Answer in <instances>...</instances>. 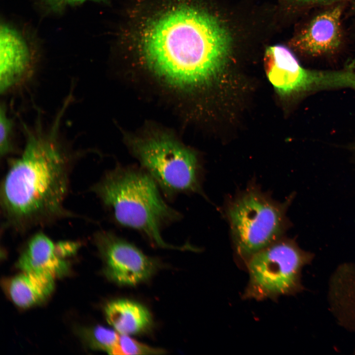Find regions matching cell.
Here are the masks:
<instances>
[{"mask_svg":"<svg viewBox=\"0 0 355 355\" xmlns=\"http://www.w3.org/2000/svg\"><path fill=\"white\" fill-rule=\"evenodd\" d=\"M149 14L134 43L147 68L179 88L204 85L229 58L232 38L216 16L190 0H171Z\"/></svg>","mask_w":355,"mask_h":355,"instance_id":"cell-1","label":"cell"},{"mask_svg":"<svg viewBox=\"0 0 355 355\" xmlns=\"http://www.w3.org/2000/svg\"><path fill=\"white\" fill-rule=\"evenodd\" d=\"M51 138L29 133L0 187L5 224L19 232L50 224L71 213L65 208L72 160Z\"/></svg>","mask_w":355,"mask_h":355,"instance_id":"cell-2","label":"cell"},{"mask_svg":"<svg viewBox=\"0 0 355 355\" xmlns=\"http://www.w3.org/2000/svg\"><path fill=\"white\" fill-rule=\"evenodd\" d=\"M118 225L133 229L152 245L164 248L193 250L167 243L162 233L182 218L171 207L152 177L141 167L117 165L107 170L91 187Z\"/></svg>","mask_w":355,"mask_h":355,"instance_id":"cell-3","label":"cell"},{"mask_svg":"<svg viewBox=\"0 0 355 355\" xmlns=\"http://www.w3.org/2000/svg\"><path fill=\"white\" fill-rule=\"evenodd\" d=\"M290 199L281 203L252 183L228 201L225 207L236 262L245 268L255 254L283 237L289 224Z\"/></svg>","mask_w":355,"mask_h":355,"instance_id":"cell-4","label":"cell"},{"mask_svg":"<svg viewBox=\"0 0 355 355\" xmlns=\"http://www.w3.org/2000/svg\"><path fill=\"white\" fill-rule=\"evenodd\" d=\"M130 146L141 167L154 179L165 197L172 199L179 194L195 193L204 196V170L194 150L162 135L138 139Z\"/></svg>","mask_w":355,"mask_h":355,"instance_id":"cell-5","label":"cell"},{"mask_svg":"<svg viewBox=\"0 0 355 355\" xmlns=\"http://www.w3.org/2000/svg\"><path fill=\"white\" fill-rule=\"evenodd\" d=\"M313 258V253L301 249L295 241L282 237L247 262L249 279L243 299L277 300L302 291V269Z\"/></svg>","mask_w":355,"mask_h":355,"instance_id":"cell-6","label":"cell"},{"mask_svg":"<svg viewBox=\"0 0 355 355\" xmlns=\"http://www.w3.org/2000/svg\"><path fill=\"white\" fill-rule=\"evenodd\" d=\"M264 59L268 78L280 95L332 87L355 90V72L306 69L285 46L277 45L269 47Z\"/></svg>","mask_w":355,"mask_h":355,"instance_id":"cell-7","label":"cell"},{"mask_svg":"<svg viewBox=\"0 0 355 355\" xmlns=\"http://www.w3.org/2000/svg\"><path fill=\"white\" fill-rule=\"evenodd\" d=\"M94 241L106 276L119 284H137L149 279L158 268L157 260L113 232L99 230L95 233Z\"/></svg>","mask_w":355,"mask_h":355,"instance_id":"cell-8","label":"cell"},{"mask_svg":"<svg viewBox=\"0 0 355 355\" xmlns=\"http://www.w3.org/2000/svg\"><path fill=\"white\" fill-rule=\"evenodd\" d=\"M341 7L326 9L314 16L296 36L293 46L312 56H320L337 50L342 44Z\"/></svg>","mask_w":355,"mask_h":355,"instance_id":"cell-9","label":"cell"},{"mask_svg":"<svg viewBox=\"0 0 355 355\" xmlns=\"http://www.w3.org/2000/svg\"><path fill=\"white\" fill-rule=\"evenodd\" d=\"M0 36V91L5 93L29 70L33 53L25 35L13 26L1 23Z\"/></svg>","mask_w":355,"mask_h":355,"instance_id":"cell-10","label":"cell"},{"mask_svg":"<svg viewBox=\"0 0 355 355\" xmlns=\"http://www.w3.org/2000/svg\"><path fill=\"white\" fill-rule=\"evenodd\" d=\"M23 272L46 274L54 278L63 276L68 270V264L58 254L56 244L42 232L29 240L17 263Z\"/></svg>","mask_w":355,"mask_h":355,"instance_id":"cell-11","label":"cell"},{"mask_svg":"<svg viewBox=\"0 0 355 355\" xmlns=\"http://www.w3.org/2000/svg\"><path fill=\"white\" fill-rule=\"evenodd\" d=\"M108 323L120 334L130 335L147 330L152 322L151 315L142 305L128 299H118L105 308Z\"/></svg>","mask_w":355,"mask_h":355,"instance_id":"cell-12","label":"cell"},{"mask_svg":"<svg viewBox=\"0 0 355 355\" xmlns=\"http://www.w3.org/2000/svg\"><path fill=\"white\" fill-rule=\"evenodd\" d=\"M46 274L23 272L13 278L9 293L13 302L21 308H28L45 300L54 288V279Z\"/></svg>","mask_w":355,"mask_h":355,"instance_id":"cell-13","label":"cell"},{"mask_svg":"<svg viewBox=\"0 0 355 355\" xmlns=\"http://www.w3.org/2000/svg\"><path fill=\"white\" fill-rule=\"evenodd\" d=\"M119 335L117 331L100 325L87 331L85 334L91 348L109 354L116 344Z\"/></svg>","mask_w":355,"mask_h":355,"instance_id":"cell-14","label":"cell"},{"mask_svg":"<svg viewBox=\"0 0 355 355\" xmlns=\"http://www.w3.org/2000/svg\"><path fill=\"white\" fill-rule=\"evenodd\" d=\"M165 353V351L163 349L148 346L131 338L128 335L120 334L110 355H160Z\"/></svg>","mask_w":355,"mask_h":355,"instance_id":"cell-15","label":"cell"},{"mask_svg":"<svg viewBox=\"0 0 355 355\" xmlns=\"http://www.w3.org/2000/svg\"><path fill=\"white\" fill-rule=\"evenodd\" d=\"M6 107L1 104L0 109V154L5 156L14 150L12 142L13 122L6 114Z\"/></svg>","mask_w":355,"mask_h":355,"instance_id":"cell-16","label":"cell"},{"mask_svg":"<svg viewBox=\"0 0 355 355\" xmlns=\"http://www.w3.org/2000/svg\"><path fill=\"white\" fill-rule=\"evenodd\" d=\"M80 243L77 242L61 241L56 244L58 254L63 258L74 254L79 248Z\"/></svg>","mask_w":355,"mask_h":355,"instance_id":"cell-17","label":"cell"},{"mask_svg":"<svg viewBox=\"0 0 355 355\" xmlns=\"http://www.w3.org/2000/svg\"><path fill=\"white\" fill-rule=\"evenodd\" d=\"M50 9L54 10L63 9L68 6L78 5L86 1H99L102 0H42Z\"/></svg>","mask_w":355,"mask_h":355,"instance_id":"cell-18","label":"cell"},{"mask_svg":"<svg viewBox=\"0 0 355 355\" xmlns=\"http://www.w3.org/2000/svg\"><path fill=\"white\" fill-rule=\"evenodd\" d=\"M294 1L303 3L304 4H320L324 3L327 2H332L337 0H294Z\"/></svg>","mask_w":355,"mask_h":355,"instance_id":"cell-19","label":"cell"},{"mask_svg":"<svg viewBox=\"0 0 355 355\" xmlns=\"http://www.w3.org/2000/svg\"><path fill=\"white\" fill-rule=\"evenodd\" d=\"M353 313H354V319L355 320V293L354 294V300H353Z\"/></svg>","mask_w":355,"mask_h":355,"instance_id":"cell-20","label":"cell"}]
</instances>
